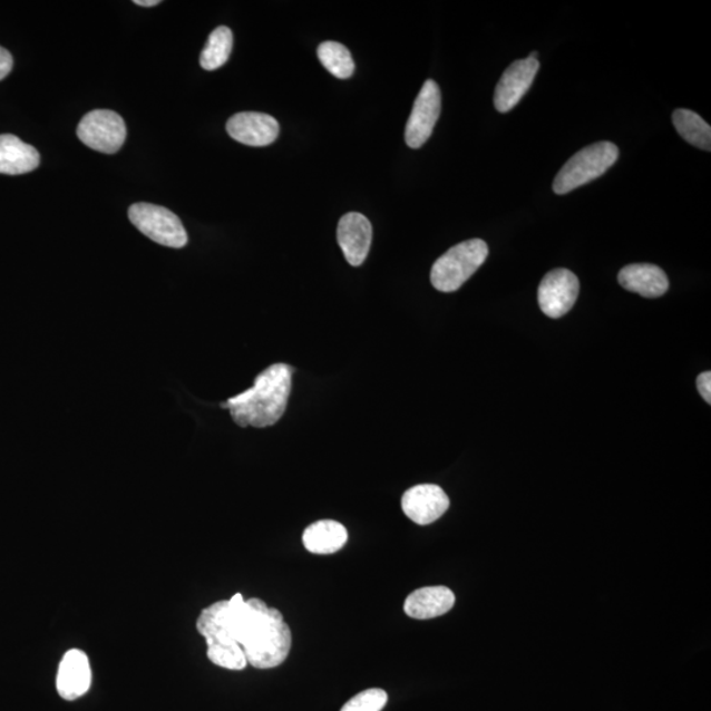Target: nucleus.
Instances as JSON below:
<instances>
[{
    "label": "nucleus",
    "instance_id": "16",
    "mask_svg": "<svg viewBox=\"0 0 711 711\" xmlns=\"http://www.w3.org/2000/svg\"><path fill=\"white\" fill-rule=\"evenodd\" d=\"M40 155L32 145L13 135H0V174L19 176L38 169Z\"/></svg>",
    "mask_w": 711,
    "mask_h": 711
},
{
    "label": "nucleus",
    "instance_id": "22",
    "mask_svg": "<svg viewBox=\"0 0 711 711\" xmlns=\"http://www.w3.org/2000/svg\"><path fill=\"white\" fill-rule=\"evenodd\" d=\"M388 693L382 689H367L356 694L340 711H381L388 703Z\"/></svg>",
    "mask_w": 711,
    "mask_h": 711
},
{
    "label": "nucleus",
    "instance_id": "5",
    "mask_svg": "<svg viewBox=\"0 0 711 711\" xmlns=\"http://www.w3.org/2000/svg\"><path fill=\"white\" fill-rule=\"evenodd\" d=\"M130 223L143 235L169 249H184L188 242L183 222L171 210L150 203H135L128 210Z\"/></svg>",
    "mask_w": 711,
    "mask_h": 711
},
{
    "label": "nucleus",
    "instance_id": "6",
    "mask_svg": "<svg viewBox=\"0 0 711 711\" xmlns=\"http://www.w3.org/2000/svg\"><path fill=\"white\" fill-rule=\"evenodd\" d=\"M77 136L87 147L100 154L114 155L126 142L127 127L119 114L94 110L79 121Z\"/></svg>",
    "mask_w": 711,
    "mask_h": 711
},
{
    "label": "nucleus",
    "instance_id": "14",
    "mask_svg": "<svg viewBox=\"0 0 711 711\" xmlns=\"http://www.w3.org/2000/svg\"><path fill=\"white\" fill-rule=\"evenodd\" d=\"M455 594L447 586H426L405 601V613L413 620H432L447 614L455 605Z\"/></svg>",
    "mask_w": 711,
    "mask_h": 711
},
{
    "label": "nucleus",
    "instance_id": "4",
    "mask_svg": "<svg viewBox=\"0 0 711 711\" xmlns=\"http://www.w3.org/2000/svg\"><path fill=\"white\" fill-rule=\"evenodd\" d=\"M620 157V149L611 142H600L585 147L571 157L557 173L554 192L564 195L590 184L612 168Z\"/></svg>",
    "mask_w": 711,
    "mask_h": 711
},
{
    "label": "nucleus",
    "instance_id": "3",
    "mask_svg": "<svg viewBox=\"0 0 711 711\" xmlns=\"http://www.w3.org/2000/svg\"><path fill=\"white\" fill-rule=\"evenodd\" d=\"M489 255L488 244L481 238H471L452 246L437 260L431 270V284L442 293L459 290L485 263Z\"/></svg>",
    "mask_w": 711,
    "mask_h": 711
},
{
    "label": "nucleus",
    "instance_id": "15",
    "mask_svg": "<svg viewBox=\"0 0 711 711\" xmlns=\"http://www.w3.org/2000/svg\"><path fill=\"white\" fill-rule=\"evenodd\" d=\"M619 282L631 293L644 299H659L669 292L670 281L663 270L652 264H633L623 267Z\"/></svg>",
    "mask_w": 711,
    "mask_h": 711
},
{
    "label": "nucleus",
    "instance_id": "11",
    "mask_svg": "<svg viewBox=\"0 0 711 711\" xmlns=\"http://www.w3.org/2000/svg\"><path fill=\"white\" fill-rule=\"evenodd\" d=\"M91 681L89 658L81 650H69L57 671L56 688L60 698L67 701L81 699L89 692Z\"/></svg>",
    "mask_w": 711,
    "mask_h": 711
},
{
    "label": "nucleus",
    "instance_id": "21",
    "mask_svg": "<svg viewBox=\"0 0 711 711\" xmlns=\"http://www.w3.org/2000/svg\"><path fill=\"white\" fill-rule=\"evenodd\" d=\"M207 658L217 666L231 671H242L245 669L246 658L241 645H228V647H207Z\"/></svg>",
    "mask_w": 711,
    "mask_h": 711
},
{
    "label": "nucleus",
    "instance_id": "7",
    "mask_svg": "<svg viewBox=\"0 0 711 711\" xmlns=\"http://www.w3.org/2000/svg\"><path fill=\"white\" fill-rule=\"evenodd\" d=\"M441 111V94L437 82L427 79L413 104L408 125H406L405 140L412 149L423 147L430 139L435 125Z\"/></svg>",
    "mask_w": 711,
    "mask_h": 711
},
{
    "label": "nucleus",
    "instance_id": "9",
    "mask_svg": "<svg viewBox=\"0 0 711 711\" xmlns=\"http://www.w3.org/2000/svg\"><path fill=\"white\" fill-rule=\"evenodd\" d=\"M539 61L532 57L515 61L504 71L495 92V107L500 114H506L517 106L532 87L539 71Z\"/></svg>",
    "mask_w": 711,
    "mask_h": 711
},
{
    "label": "nucleus",
    "instance_id": "17",
    "mask_svg": "<svg viewBox=\"0 0 711 711\" xmlns=\"http://www.w3.org/2000/svg\"><path fill=\"white\" fill-rule=\"evenodd\" d=\"M302 542L311 554L332 555L345 546L348 532L337 520H319L304 529Z\"/></svg>",
    "mask_w": 711,
    "mask_h": 711
},
{
    "label": "nucleus",
    "instance_id": "1",
    "mask_svg": "<svg viewBox=\"0 0 711 711\" xmlns=\"http://www.w3.org/2000/svg\"><path fill=\"white\" fill-rule=\"evenodd\" d=\"M197 629L207 647L241 645L246 662L257 670L281 665L292 649V631L284 615L259 598L244 601L241 593L206 607Z\"/></svg>",
    "mask_w": 711,
    "mask_h": 711
},
{
    "label": "nucleus",
    "instance_id": "20",
    "mask_svg": "<svg viewBox=\"0 0 711 711\" xmlns=\"http://www.w3.org/2000/svg\"><path fill=\"white\" fill-rule=\"evenodd\" d=\"M319 61L332 76L347 79L353 76L354 62L352 55L343 43L325 41L318 48Z\"/></svg>",
    "mask_w": 711,
    "mask_h": 711
},
{
    "label": "nucleus",
    "instance_id": "19",
    "mask_svg": "<svg viewBox=\"0 0 711 711\" xmlns=\"http://www.w3.org/2000/svg\"><path fill=\"white\" fill-rule=\"evenodd\" d=\"M234 46V35L228 27H217L210 35L206 47L203 48L199 62L205 70H216L228 61Z\"/></svg>",
    "mask_w": 711,
    "mask_h": 711
},
{
    "label": "nucleus",
    "instance_id": "12",
    "mask_svg": "<svg viewBox=\"0 0 711 711\" xmlns=\"http://www.w3.org/2000/svg\"><path fill=\"white\" fill-rule=\"evenodd\" d=\"M227 133L232 139L250 147H267L277 140L279 121L263 113H241L227 121Z\"/></svg>",
    "mask_w": 711,
    "mask_h": 711
},
{
    "label": "nucleus",
    "instance_id": "18",
    "mask_svg": "<svg viewBox=\"0 0 711 711\" xmlns=\"http://www.w3.org/2000/svg\"><path fill=\"white\" fill-rule=\"evenodd\" d=\"M673 126L685 142L703 150H711V128L699 114L679 108L672 115Z\"/></svg>",
    "mask_w": 711,
    "mask_h": 711
},
{
    "label": "nucleus",
    "instance_id": "13",
    "mask_svg": "<svg viewBox=\"0 0 711 711\" xmlns=\"http://www.w3.org/2000/svg\"><path fill=\"white\" fill-rule=\"evenodd\" d=\"M372 224L359 213L345 214L339 222L338 243L345 260L352 266H360L368 257L372 244Z\"/></svg>",
    "mask_w": 711,
    "mask_h": 711
},
{
    "label": "nucleus",
    "instance_id": "23",
    "mask_svg": "<svg viewBox=\"0 0 711 711\" xmlns=\"http://www.w3.org/2000/svg\"><path fill=\"white\" fill-rule=\"evenodd\" d=\"M13 67V58L9 50L0 47V81L10 75Z\"/></svg>",
    "mask_w": 711,
    "mask_h": 711
},
{
    "label": "nucleus",
    "instance_id": "24",
    "mask_svg": "<svg viewBox=\"0 0 711 711\" xmlns=\"http://www.w3.org/2000/svg\"><path fill=\"white\" fill-rule=\"evenodd\" d=\"M698 388L703 399L711 403V373L703 372L699 376Z\"/></svg>",
    "mask_w": 711,
    "mask_h": 711
},
{
    "label": "nucleus",
    "instance_id": "25",
    "mask_svg": "<svg viewBox=\"0 0 711 711\" xmlns=\"http://www.w3.org/2000/svg\"><path fill=\"white\" fill-rule=\"evenodd\" d=\"M134 3L143 7H154L162 2H159V0H135Z\"/></svg>",
    "mask_w": 711,
    "mask_h": 711
},
{
    "label": "nucleus",
    "instance_id": "8",
    "mask_svg": "<svg viewBox=\"0 0 711 711\" xmlns=\"http://www.w3.org/2000/svg\"><path fill=\"white\" fill-rule=\"evenodd\" d=\"M579 293V281L568 270L551 271L540 282L538 290L539 306L549 318H562L575 306Z\"/></svg>",
    "mask_w": 711,
    "mask_h": 711
},
{
    "label": "nucleus",
    "instance_id": "10",
    "mask_svg": "<svg viewBox=\"0 0 711 711\" xmlns=\"http://www.w3.org/2000/svg\"><path fill=\"white\" fill-rule=\"evenodd\" d=\"M449 507L446 491L438 485L423 484L413 486L402 497V510L409 519L419 526L437 522Z\"/></svg>",
    "mask_w": 711,
    "mask_h": 711
},
{
    "label": "nucleus",
    "instance_id": "2",
    "mask_svg": "<svg viewBox=\"0 0 711 711\" xmlns=\"http://www.w3.org/2000/svg\"><path fill=\"white\" fill-rule=\"evenodd\" d=\"M294 369L288 364H274L261 372L253 387L222 403L228 409L237 426L265 428L284 416L292 393Z\"/></svg>",
    "mask_w": 711,
    "mask_h": 711
}]
</instances>
